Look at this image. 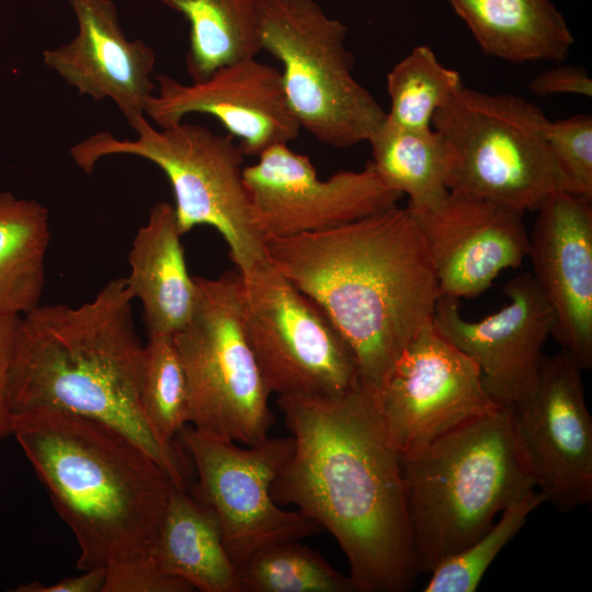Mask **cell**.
I'll use <instances>...</instances> for the list:
<instances>
[{
  "mask_svg": "<svg viewBox=\"0 0 592 592\" xmlns=\"http://www.w3.org/2000/svg\"><path fill=\"white\" fill-rule=\"evenodd\" d=\"M243 168L255 227L263 238L330 230L396 206L402 197L368 161L319 179L306 155L287 144L260 153Z\"/></svg>",
  "mask_w": 592,
  "mask_h": 592,
  "instance_id": "obj_14",
  "label": "cell"
},
{
  "mask_svg": "<svg viewBox=\"0 0 592 592\" xmlns=\"http://www.w3.org/2000/svg\"><path fill=\"white\" fill-rule=\"evenodd\" d=\"M293 452L271 486L327 530L344 553L357 592H405L420 573L401 456L361 382L333 397H278Z\"/></svg>",
  "mask_w": 592,
  "mask_h": 592,
  "instance_id": "obj_1",
  "label": "cell"
},
{
  "mask_svg": "<svg viewBox=\"0 0 592 592\" xmlns=\"http://www.w3.org/2000/svg\"><path fill=\"white\" fill-rule=\"evenodd\" d=\"M21 316L0 315V442L12 435L10 373Z\"/></svg>",
  "mask_w": 592,
  "mask_h": 592,
  "instance_id": "obj_32",
  "label": "cell"
},
{
  "mask_svg": "<svg viewBox=\"0 0 592 592\" xmlns=\"http://www.w3.org/2000/svg\"><path fill=\"white\" fill-rule=\"evenodd\" d=\"M544 135L572 192L592 198V116L548 118Z\"/></svg>",
  "mask_w": 592,
  "mask_h": 592,
  "instance_id": "obj_30",
  "label": "cell"
},
{
  "mask_svg": "<svg viewBox=\"0 0 592 592\" xmlns=\"http://www.w3.org/2000/svg\"><path fill=\"white\" fill-rule=\"evenodd\" d=\"M386 82L390 100L386 119L408 129L432 128L434 114L465 86L460 73L443 65L424 45L398 61Z\"/></svg>",
  "mask_w": 592,
  "mask_h": 592,
  "instance_id": "obj_26",
  "label": "cell"
},
{
  "mask_svg": "<svg viewBox=\"0 0 592 592\" xmlns=\"http://www.w3.org/2000/svg\"><path fill=\"white\" fill-rule=\"evenodd\" d=\"M132 127L136 139H117L99 132L73 145L70 155L75 163L91 173L105 156L147 159L171 184L183 235L200 225L215 228L229 246L230 259L240 273L266 258L243 181L244 155L231 135L183 121L158 129L146 117Z\"/></svg>",
  "mask_w": 592,
  "mask_h": 592,
  "instance_id": "obj_7",
  "label": "cell"
},
{
  "mask_svg": "<svg viewBox=\"0 0 592 592\" xmlns=\"http://www.w3.org/2000/svg\"><path fill=\"white\" fill-rule=\"evenodd\" d=\"M49 213L35 200L0 193V315H25L41 305Z\"/></svg>",
  "mask_w": 592,
  "mask_h": 592,
  "instance_id": "obj_23",
  "label": "cell"
},
{
  "mask_svg": "<svg viewBox=\"0 0 592 592\" xmlns=\"http://www.w3.org/2000/svg\"><path fill=\"white\" fill-rule=\"evenodd\" d=\"M582 372L563 349L544 355L533 389L510 406L535 489L562 512L592 502V418Z\"/></svg>",
  "mask_w": 592,
  "mask_h": 592,
  "instance_id": "obj_13",
  "label": "cell"
},
{
  "mask_svg": "<svg viewBox=\"0 0 592 592\" xmlns=\"http://www.w3.org/2000/svg\"><path fill=\"white\" fill-rule=\"evenodd\" d=\"M372 390L391 446L418 452L463 423L497 409L478 365L425 321Z\"/></svg>",
  "mask_w": 592,
  "mask_h": 592,
  "instance_id": "obj_12",
  "label": "cell"
},
{
  "mask_svg": "<svg viewBox=\"0 0 592 592\" xmlns=\"http://www.w3.org/2000/svg\"><path fill=\"white\" fill-rule=\"evenodd\" d=\"M346 34L315 0H260V46L282 65L291 112L300 128L334 148L368 141L386 118L353 76Z\"/></svg>",
  "mask_w": 592,
  "mask_h": 592,
  "instance_id": "obj_8",
  "label": "cell"
},
{
  "mask_svg": "<svg viewBox=\"0 0 592 592\" xmlns=\"http://www.w3.org/2000/svg\"><path fill=\"white\" fill-rule=\"evenodd\" d=\"M185 581L162 572L150 556L106 567L103 592H190Z\"/></svg>",
  "mask_w": 592,
  "mask_h": 592,
  "instance_id": "obj_31",
  "label": "cell"
},
{
  "mask_svg": "<svg viewBox=\"0 0 592 592\" xmlns=\"http://www.w3.org/2000/svg\"><path fill=\"white\" fill-rule=\"evenodd\" d=\"M241 592H357L350 578L299 540L267 545L238 566Z\"/></svg>",
  "mask_w": 592,
  "mask_h": 592,
  "instance_id": "obj_27",
  "label": "cell"
},
{
  "mask_svg": "<svg viewBox=\"0 0 592 592\" xmlns=\"http://www.w3.org/2000/svg\"><path fill=\"white\" fill-rule=\"evenodd\" d=\"M158 92L145 115L166 128L191 113L209 114L239 140L244 156L296 139L300 126L285 99L281 71L255 57L240 59L189 84L168 75L156 77Z\"/></svg>",
  "mask_w": 592,
  "mask_h": 592,
  "instance_id": "obj_16",
  "label": "cell"
},
{
  "mask_svg": "<svg viewBox=\"0 0 592 592\" xmlns=\"http://www.w3.org/2000/svg\"><path fill=\"white\" fill-rule=\"evenodd\" d=\"M177 439L197 473L192 494L217 516L237 567L267 545L300 540L322 530L301 512L281 509L271 496L272 482L292 455V436H267L242 448L185 425Z\"/></svg>",
  "mask_w": 592,
  "mask_h": 592,
  "instance_id": "obj_11",
  "label": "cell"
},
{
  "mask_svg": "<svg viewBox=\"0 0 592 592\" xmlns=\"http://www.w3.org/2000/svg\"><path fill=\"white\" fill-rule=\"evenodd\" d=\"M420 573L481 536L506 506L535 489L517 446L510 406L471 419L401 456Z\"/></svg>",
  "mask_w": 592,
  "mask_h": 592,
  "instance_id": "obj_5",
  "label": "cell"
},
{
  "mask_svg": "<svg viewBox=\"0 0 592 592\" xmlns=\"http://www.w3.org/2000/svg\"><path fill=\"white\" fill-rule=\"evenodd\" d=\"M503 293L505 306L477 321L462 316L459 299L441 296L433 322L478 365L488 395L501 406H512L536 383L555 315L531 272L513 276Z\"/></svg>",
  "mask_w": 592,
  "mask_h": 592,
  "instance_id": "obj_15",
  "label": "cell"
},
{
  "mask_svg": "<svg viewBox=\"0 0 592 592\" xmlns=\"http://www.w3.org/2000/svg\"><path fill=\"white\" fill-rule=\"evenodd\" d=\"M144 415L157 439L175 445L189 423V398L184 368L173 335L149 334L140 387Z\"/></svg>",
  "mask_w": 592,
  "mask_h": 592,
  "instance_id": "obj_28",
  "label": "cell"
},
{
  "mask_svg": "<svg viewBox=\"0 0 592 592\" xmlns=\"http://www.w3.org/2000/svg\"><path fill=\"white\" fill-rule=\"evenodd\" d=\"M266 259L328 315L350 345L360 380L379 386L442 296L423 236L392 206L312 234L263 238Z\"/></svg>",
  "mask_w": 592,
  "mask_h": 592,
  "instance_id": "obj_2",
  "label": "cell"
},
{
  "mask_svg": "<svg viewBox=\"0 0 592 592\" xmlns=\"http://www.w3.org/2000/svg\"><path fill=\"white\" fill-rule=\"evenodd\" d=\"M12 435L78 542V569L150 555L175 485L135 441L55 410L13 414Z\"/></svg>",
  "mask_w": 592,
  "mask_h": 592,
  "instance_id": "obj_4",
  "label": "cell"
},
{
  "mask_svg": "<svg viewBox=\"0 0 592 592\" xmlns=\"http://www.w3.org/2000/svg\"><path fill=\"white\" fill-rule=\"evenodd\" d=\"M160 1L190 24L186 71L192 82L261 50L260 0Z\"/></svg>",
  "mask_w": 592,
  "mask_h": 592,
  "instance_id": "obj_24",
  "label": "cell"
},
{
  "mask_svg": "<svg viewBox=\"0 0 592 592\" xmlns=\"http://www.w3.org/2000/svg\"><path fill=\"white\" fill-rule=\"evenodd\" d=\"M368 143L371 164L387 186L408 196V209L434 207L448 195L446 148L433 127L408 129L385 118Z\"/></svg>",
  "mask_w": 592,
  "mask_h": 592,
  "instance_id": "obj_25",
  "label": "cell"
},
{
  "mask_svg": "<svg viewBox=\"0 0 592 592\" xmlns=\"http://www.w3.org/2000/svg\"><path fill=\"white\" fill-rule=\"evenodd\" d=\"M149 556L162 572L193 589L241 592L217 516L187 489L173 486Z\"/></svg>",
  "mask_w": 592,
  "mask_h": 592,
  "instance_id": "obj_21",
  "label": "cell"
},
{
  "mask_svg": "<svg viewBox=\"0 0 592 592\" xmlns=\"http://www.w3.org/2000/svg\"><path fill=\"white\" fill-rule=\"evenodd\" d=\"M547 119L521 96L464 86L432 121L446 148L448 191L523 213L556 191L573 193L545 139Z\"/></svg>",
  "mask_w": 592,
  "mask_h": 592,
  "instance_id": "obj_6",
  "label": "cell"
},
{
  "mask_svg": "<svg viewBox=\"0 0 592 592\" xmlns=\"http://www.w3.org/2000/svg\"><path fill=\"white\" fill-rule=\"evenodd\" d=\"M182 236L174 206L159 202L132 242L125 278L141 304L148 334H175L195 309L197 286L186 269Z\"/></svg>",
  "mask_w": 592,
  "mask_h": 592,
  "instance_id": "obj_20",
  "label": "cell"
},
{
  "mask_svg": "<svg viewBox=\"0 0 592 592\" xmlns=\"http://www.w3.org/2000/svg\"><path fill=\"white\" fill-rule=\"evenodd\" d=\"M243 330L278 397H333L361 380L355 356L322 308L265 258L240 273Z\"/></svg>",
  "mask_w": 592,
  "mask_h": 592,
  "instance_id": "obj_10",
  "label": "cell"
},
{
  "mask_svg": "<svg viewBox=\"0 0 592 592\" xmlns=\"http://www.w3.org/2000/svg\"><path fill=\"white\" fill-rule=\"evenodd\" d=\"M408 210L428 247L442 296L476 297L527 258L523 212L451 192L434 207Z\"/></svg>",
  "mask_w": 592,
  "mask_h": 592,
  "instance_id": "obj_17",
  "label": "cell"
},
{
  "mask_svg": "<svg viewBox=\"0 0 592 592\" xmlns=\"http://www.w3.org/2000/svg\"><path fill=\"white\" fill-rule=\"evenodd\" d=\"M528 89L537 95L577 94L592 95V80L588 72L570 65L557 66L535 76Z\"/></svg>",
  "mask_w": 592,
  "mask_h": 592,
  "instance_id": "obj_33",
  "label": "cell"
},
{
  "mask_svg": "<svg viewBox=\"0 0 592 592\" xmlns=\"http://www.w3.org/2000/svg\"><path fill=\"white\" fill-rule=\"evenodd\" d=\"M483 53L513 64L560 61L573 44L550 0H448Z\"/></svg>",
  "mask_w": 592,
  "mask_h": 592,
  "instance_id": "obj_22",
  "label": "cell"
},
{
  "mask_svg": "<svg viewBox=\"0 0 592 592\" xmlns=\"http://www.w3.org/2000/svg\"><path fill=\"white\" fill-rule=\"evenodd\" d=\"M545 497L533 489L506 506L481 536L437 565L424 592H475L490 565L517 535Z\"/></svg>",
  "mask_w": 592,
  "mask_h": 592,
  "instance_id": "obj_29",
  "label": "cell"
},
{
  "mask_svg": "<svg viewBox=\"0 0 592 592\" xmlns=\"http://www.w3.org/2000/svg\"><path fill=\"white\" fill-rule=\"evenodd\" d=\"M528 232L532 276L549 303L551 337L582 371L592 367V198L551 193Z\"/></svg>",
  "mask_w": 592,
  "mask_h": 592,
  "instance_id": "obj_18",
  "label": "cell"
},
{
  "mask_svg": "<svg viewBox=\"0 0 592 592\" xmlns=\"http://www.w3.org/2000/svg\"><path fill=\"white\" fill-rule=\"evenodd\" d=\"M194 280L195 309L173 334L186 378L189 423L235 443L257 444L269 436L274 418L241 321L240 274Z\"/></svg>",
  "mask_w": 592,
  "mask_h": 592,
  "instance_id": "obj_9",
  "label": "cell"
},
{
  "mask_svg": "<svg viewBox=\"0 0 592 592\" xmlns=\"http://www.w3.org/2000/svg\"><path fill=\"white\" fill-rule=\"evenodd\" d=\"M68 3L78 34L65 45L44 50V64L79 94L112 100L129 125H135L146 117V104L155 94V50L141 39H127L112 0Z\"/></svg>",
  "mask_w": 592,
  "mask_h": 592,
  "instance_id": "obj_19",
  "label": "cell"
},
{
  "mask_svg": "<svg viewBox=\"0 0 592 592\" xmlns=\"http://www.w3.org/2000/svg\"><path fill=\"white\" fill-rule=\"evenodd\" d=\"M125 277L79 307L39 305L23 315L10 373L13 414L55 410L103 422L135 441L187 489L178 444L161 443L140 405L145 345L135 329Z\"/></svg>",
  "mask_w": 592,
  "mask_h": 592,
  "instance_id": "obj_3",
  "label": "cell"
},
{
  "mask_svg": "<svg viewBox=\"0 0 592 592\" xmlns=\"http://www.w3.org/2000/svg\"><path fill=\"white\" fill-rule=\"evenodd\" d=\"M106 568L84 570L82 574L64 578L53 584L33 581L20 585L16 592H103Z\"/></svg>",
  "mask_w": 592,
  "mask_h": 592,
  "instance_id": "obj_34",
  "label": "cell"
}]
</instances>
